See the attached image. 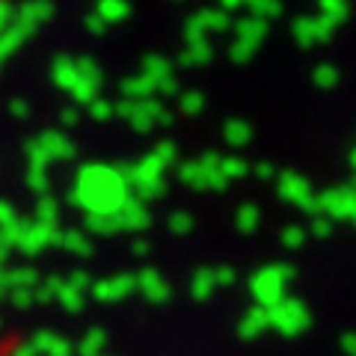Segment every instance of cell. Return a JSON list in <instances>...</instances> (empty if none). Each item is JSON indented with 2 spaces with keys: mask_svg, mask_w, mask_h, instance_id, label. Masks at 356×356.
<instances>
[{
  "mask_svg": "<svg viewBox=\"0 0 356 356\" xmlns=\"http://www.w3.org/2000/svg\"><path fill=\"white\" fill-rule=\"evenodd\" d=\"M294 280V267L291 264H264L261 270H255L250 276V291L255 297V306L273 309L276 303H282L288 297V282Z\"/></svg>",
  "mask_w": 356,
  "mask_h": 356,
  "instance_id": "2",
  "label": "cell"
},
{
  "mask_svg": "<svg viewBox=\"0 0 356 356\" xmlns=\"http://www.w3.org/2000/svg\"><path fill=\"white\" fill-rule=\"evenodd\" d=\"M178 102H181V113L196 116V113H202V107H205V95L196 92V89H191V92H181V95H178Z\"/></svg>",
  "mask_w": 356,
  "mask_h": 356,
  "instance_id": "41",
  "label": "cell"
},
{
  "mask_svg": "<svg viewBox=\"0 0 356 356\" xmlns=\"http://www.w3.org/2000/svg\"><path fill=\"white\" fill-rule=\"evenodd\" d=\"M13 13H15L13 6H3V3H0V33H3L9 24H13Z\"/></svg>",
  "mask_w": 356,
  "mask_h": 356,
  "instance_id": "56",
  "label": "cell"
},
{
  "mask_svg": "<svg viewBox=\"0 0 356 356\" xmlns=\"http://www.w3.org/2000/svg\"><path fill=\"white\" fill-rule=\"evenodd\" d=\"M122 98L128 102H149V98H158V83L149 81L143 72H137L134 77L122 81Z\"/></svg>",
  "mask_w": 356,
  "mask_h": 356,
  "instance_id": "16",
  "label": "cell"
},
{
  "mask_svg": "<svg viewBox=\"0 0 356 356\" xmlns=\"http://www.w3.org/2000/svg\"><path fill=\"white\" fill-rule=\"evenodd\" d=\"M312 83H315L318 89H332L339 83V69L330 63H321L315 72H312Z\"/></svg>",
  "mask_w": 356,
  "mask_h": 356,
  "instance_id": "36",
  "label": "cell"
},
{
  "mask_svg": "<svg viewBox=\"0 0 356 356\" xmlns=\"http://www.w3.org/2000/svg\"><path fill=\"white\" fill-rule=\"evenodd\" d=\"M131 199L128 178L110 163H86L77 170V181L69 191V202H74L86 217H110Z\"/></svg>",
  "mask_w": 356,
  "mask_h": 356,
  "instance_id": "1",
  "label": "cell"
},
{
  "mask_svg": "<svg viewBox=\"0 0 356 356\" xmlns=\"http://www.w3.org/2000/svg\"><path fill=\"white\" fill-rule=\"evenodd\" d=\"M9 113H13L15 119H27L30 116V107L24 102H13V104H9Z\"/></svg>",
  "mask_w": 356,
  "mask_h": 356,
  "instance_id": "57",
  "label": "cell"
},
{
  "mask_svg": "<svg viewBox=\"0 0 356 356\" xmlns=\"http://www.w3.org/2000/svg\"><path fill=\"white\" fill-rule=\"evenodd\" d=\"M229 27H232V18L222 9H199L193 18H187L184 36L187 42H196V39H208V33H222Z\"/></svg>",
  "mask_w": 356,
  "mask_h": 356,
  "instance_id": "8",
  "label": "cell"
},
{
  "mask_svg": "<svg viewBox=\"0 0 356 356\" xmlns=\"http://www.w3.org/2000/svg\"><path fill=\"white\" fill-rule=\"evenodd\" d=\"M247 9L252 18H261V21H273L282 15V3H276V0H250Z\"/></svg>",
  "mask_w": 356,
  "mask_h": 356,
  "instance_id": "32",
  "label": "cell"
},
{
  "mask_svg": "<svg viewBox=\"0 0 356 356\" xmlns=\"http://www.w3.org/2000/svg\"><path fill=\"white\" fill-rule=\"evenodd\" d=\"M51 77H54V83H57L60 89H65V92H72V89L77 86V60L72 57H57L51 65Z\"/></svg>",
  "mask_w": 356,
  "mask_h": 356,
  "instance_id": "20",
  "label": "cell"
},
{
  "mask_svg": "<svg viewBox=\"0 0 356 356\" xmlns=\"http://www.w3.org/2000/svg\"><path fill=\"white\" fill-rule=\"evenodd\" d=\"M39 143H42V149H44V154L51 158V163L54 161H72L74 158V143L65 137L63 131H44L42 137H36Z\"/></svg>",
  "mask_w": 356,
  "mask_h": 356,
  "instance_id": "14",
  "label": "cell"
},
{
  "mask_svg": "<svg viewBox=\"0 0 356 356\" xmlns=\"http://www.w3.org/2000/svg\"><path fill=\"white\" fill-rule=\"evenodd\" d=\"M95 15L104 21V24H119V21H125L131 15V6L122 3V0H104V3H98Z\"/></svg>",
  "mask_w": 356,
  "mask_h": 356,
  "instance_id": "27",
  "label": "cell"
},
{
  "mask_svg": "<svg viewBox=\"0 0 356 356\" xmlns=\"http://www.w3.org/2000/svg\"><path fill=\"white\" fill-rule=\"evenodd\" d=\"M222 137H226V143L232 149H243L247 146V143L252 140V125L247 119H229L226 122V128H222Z\"/></svg>",
  "mask_w": 356,
  "mask_h": 356,
  "instance_id": "23",
  "label": "cell"
},
{
  "mask_svg": "<svg viewBox=\"0 0 356 356\" xmlns=\"http://www.w3.org/2000/svg\"><path fill=\"white\" fill-rule=\"evenodd\" d=\"M30 348L36 350V356H72L74 353L69 339L57 336V332H48V330H39L36 336H33Z\"/></svg>",
  "mask_w": 356,
  "mask_h": 356,
  "instance_id": "13",
  "label": "cell"
},
{
  "mask_svg": "<svg viewBox=\"0 0 356 356\" xmlns=\"http://www.w3.org/2000/svg\"><path fill=\"white\" fill-rule=\"evenodd\" d=\"M86 30H89V33H98V36H102V33L107 30V24H104V21L98 18L95 13H89V15H86Z\"/></svg>",
  "mask_w": 356,
  "mask_h": 356,
  "instance_id": "52",
  "label": "cell"
},
{
  "mask_svg": "<svg viewBox=\"0 0 356 356\" xmlns=\"http://www.w3.org/2000/svg\"><path fill=\"white\" fill-rule=\"evenodd\" d=\"M255 51H259V44L235 39V42H232V48H229V57H232V63H250Z\"/></svg>",
  "mask_w": 356,
  "mask_h": 356,
  "instance_id": "43",
  "label": "cell"
},
{
  "mask_svg": "<svg viewBox=\"0 0 356 356\" xmlns=\"http://www.w3.org/2000/svg\"><path fill=\"white\" fill-rule=\"evenodd\" d=\"M353 226H356V217H353Z\"/></svg>",
  "mask_w": 356,
  "mask_h": 356,
  "instance_id": "62",
  "label": "cell"
},
{
  "mask_svg": "<svg viewBox=\"0 0 356 356\" xmlns=\"http://www.w3.org/2000/svg\"><path fill=\"white\" fill-rule=\"evenodd\" d=\"M318 214L336 220H350L356 217V184H344V187H330V191L318 193Z\"/></svg>",
  "mask_w": 356,
  "mask_h": 356,
  "instance_id": "5",
  "label": "cell"
},
{
  "mask_svg": "<svg viewBox=\"0 0 356 356\" xmlns=\"http://www.w3.org/2000/svg\"><path fill=\"white\" fill-rule=\"evenodd\" d=\"M21 217L15 214V208L9 205V202H3V199H0V229H6V226H13V222H18Z\"/></svg>",
  "mask_w": 356,
  "mask_h": 356,
  "instance_id": "51",
  "label": "cell"
},
{
  "mask_svg": "<svg viewBox=\"0 0 356 356\" xmlns=\"http://www.w3.org/2000/svg\"><path fill=\"white\" fill-rule=\"evenodd\" d=\"M276 184H280V196L282 199L294 202L297 208H303L306 214L318 217V193L312 191V184L300 172H291V170L280 172V175H276Z\"/></svg>",
  "mask_w": 356,
  "mask_h": 356,
  "instance_id": "6",
  "label": "cell"
},
{
  "mask_svg": "<svg viewBox=\"0 0 356 356\" xmlns=\"http://www.w3.org/2000/svg\"><path fill=\"white\" fill-rule=\"evenodd\" d=\"M60 247H65L69 252H74V255H92V241H89V235L86 232H63V243Z\"/></svg>",
  "mask_w": 356,
  "mask_h": 356,
  "instance_id": "30",
  "label": "cell"
},
{
  "mask_svg": "<svg viewBox=\"0 0 356 356\" xmlns=\"http://www.w3.org/2000/svg\"><path fill=\"white\" fill-rule=\"evenodd\" d=\"M214 288H217L214 267H199V270L193 273V280H191V294H193V300H208L211 294H214Z\"/></svg>",
  "mask_w": 356,
  "mask_h": 356,
  "instance_id": "26",
  "label": "cell"
},
{
  "mask_svg": "<svg viewBox=\"0 0 356 356\" xmlns=\"http://www.w3.org/2000/svg\"><path fill=\"white\" fill-rule=\"evenodd\" d=\"M341 350L348 356H356V332H344L341 336Z\"/></svg>",
  "mask_w": 356,
  "mask_h": 356,
  "instance_id": "53",
  "label": "cell"
},
{
  "mask_svg": "<svg viewBox=\"0 0 356 356\" xmlns=\"http://www.w3.org/2000/svg\"><path fill=\"white\" fill-rule=\"evenodd\" d=\"M309 235H312V238H330V235H332V220H330V217H324V214L312 217Z\"/></svg>",
  "mask_w": 356,
  "mask_h": 356,
  "instance_id": "47",
  "label": "cell"
},
{
  "mask_svg": "<svg viewBox=\"0 0 356 356\" xmlns=\"http://www.w3.org/2000/svg\"><path fill=\"white\" fill-rule=\"evenodd\" d=\"M152 154H154V158H158L163 166H175V161H178V149H175V143H170V140L158 143V149H154Z\"/></svg>",
  "mask_w": 356,
  "mask_h": 356,
  "instance_id": "46",
  "label": "cell"
},
{
  "mask_svg": "<svg viewBox=\"0 0 356 356\" xmlns=\"http://www.w3.org/2000/svg\"><path fill=\"white\" fill-rule=\"evenodd\" d=\"M170 232L178 235V238L191 235L193 232V217L187 214V211H175V214H170Z\"/></svg>",
  "mask_w": 356,
  "mask_h": 356,
  "instance_id": "42",
  "label": "cell"
},
{
  "mask_svg": "<svg viewBox=\"0 0 356 356\" xmlns=\"http://www.w3.org/2000/svg\"><path fill=\"white\" fill-rule=\"evenodd\" d=\"M211 57H214V48H211L208 39H196V42H187V48L181 51V57H178V63L181 65H205L211 63Z\"/></svg>",
  "mask_w": 356,
  "mask_h": 356,
  "instance_id": "21",
  "label": "cell"
},
{
  "mask_svg": "<svg viewBox=\"0 0 356 356\" xmlns=\"http://www.w3.org/2000/svg\"><path fill=\"white\" fill-rule=\"evenodd\" d=\"M24 154H27V161H30V170H44V172H48L51 158L44 154V149H42L39 140H27V143H24Z\"/></svg>",
  "mask_w": 356,
  "mask_h": 356,
  "instance_id": "35",
  "label": "cell"
},
{
  "mask_svg": "<svg viewBox=\"0 0 356 356\" xmlns=\"http://www.w3.org/2000/svg\"><path fill=\"white\" fill-rule=\"evenodd\" d=\"M232 30H235V39L241 42H252V44H261V39L267 36V30H270V24L261 18H238V21H232Z\"/></svg>",
  "mask_w": 356,
  "mask_h": 356,
  "instance_id": "18",
  "label": "cell"
},
{
  "mask_svg": "<svg viewBox=\"0 0 356 356\" xmlns=\"http://www.w3.org/2000/svg\"><path fill=\"white\" fill-rule=\"evenodd\" d=\"M306 241H309V232L303 226H285L280 232V243H282L285 250H300Z\"/></svg>",
  "mask_w": 356,
  "mask_h": 356,
  "instance_id": "38",
  "label": "cell"
},
{
  "mask_svg": "<svg viewBox=\"0 0 356 356\" xmlns=\"http://www.w3.org/2000/svg\"><path fill=\"white\" fill-rule=\"evenodd\" d=\"M104 356H107V353H104Z\"/></svg>",
  "mask_w": 356,
  "mask_h": 356,
  "instance_id": "63",
  "label": "cell"
},
{
  "mask_svg": "<svg viewBox=\"0 0 356 356\" xmlns=\"http://www.w3.org/2000/svg\"><path fill=\"white\" fill-rule=\"evenodd\" d=\"M259 222H261V211H259V205L247 202V205H241V208H238V214H235V226H238V232L250 235V232L259 229Z\"/></svg>",
  "mask_w": 356,
  "mask_h": 356,
  "instance_id": "29",
  "label": "cell"
},
{
  "mask_svg": "<svg viewBox=\"0 0 356 356\" xmlns=\"http://www.w3.org/2000/svg\"><path fill=\"white\" fill-rule=\"evenodd\" d=\"M137 291H143V297L149 300V303H166L170 300V282L163 280V276L154 270V267H143V270L137 273Z\"/></svg>",
  "mask_w": 356,
  "mask_h": 356,
  "instance_id": "11",
  "label": "cell"
},
{
  "mask_svg": "<svg viewBox=\"0 0 356 356\" xmlns=\"http://www.w3.org/2000/svg\"><path fill=\"white\" fill-rule=\"evenodd\" d=\"M60 220V202L51 196H42L36 202V222L39 226H57Z\"/></svg>",
  "mask_w": 356,
  "mask_h": 356,
  "instance_id": "31",
  "label": "cell"
},
{
  "mask_svg": "<svg viewBox=\"0 0 356 356\" xmlns=\"http://www.w3.org/2000/svg\"><path fill=\"white\" fill-rule=\"evenodd\" d=\"M30 36H33V30L21 27V24H15V21H13V24H9L3 33H0V63L13 57V54H15Z\"/></svg>",
  "mask_w": 356,
  "mask_h": 356,
  "instance_id": "19",
  "label": "cell"
},
{
  "mask_svg": "<svg viewBox=\"0 0 356 356\" xmlns=\"http://www.w3.org/2000/svg\"><path fill=\"white\" fill-rule=\"evenodd\" d=\"M3 282H6V291L36 288L39 285V273L33 270V267H13V270H3Z\"/></svg>",
  "mask_w": 356,
  "mask_h": 356,
  "instance_id": "25",
  "label": "cell"
},
{
  "mask_svg": "<svg viewBox=\"0 0 356 356\" xmlns=\"http://www.w3.org/2000/svg\"><path fill=\"white\" fill-rule=\"evenodd\" d=\"M119 226L122 232H143V229H149L152 226V214H149V208L140 202V199H128L125 205L119 208Z\"/></svg>",
  "mask_w": 356,
  "mask_h": 356,
  "instance_id": "12",
  "label": "cell"
},
{
  "mask_svg": "<svg viewBox=\"0 0 356 356\" xmlns=\"http://www.w3.org/2000/svg\"><path fill=\"white\" fill-rule=\"evenodd\" d=\"M267 318H270V327L280 332V336L294 339L300 332H306L312 324V315L303 300L297 297H285L282 303H276L273 309H267Z\"/></svg>",
  "mask_w": 356,
  "mask_h": 356,
  "instance_id": "4",
  "label": "cell"
},
{
  "mask_svg": "<svg viewBox=\"0 0 356 356\" xmlns=\"http://www.w3.org/2000/svg\"><path fill=\"white\" fill-rule=\"evenodd\" d=\"M104 348H107V332L95 327L74 344V353L77 356H104Z\"/></svg>",
  "mask_w": 356,
  "mask_h": 356,
  "instance_id": "24",
  "label": "cell"
},
{
  "mask_svg": "<svg viewBox=\"0 0 356 356\" xmlns=\"http://www.w3.org/2000/svg\"><path fill=\"white\" fill-rule=\"evenodd\" d=\"M158 95H178V81H175V77L158 83Z\"/></svg>",
  "mask_w": 356,
  "mask_h": 356,
  "instance_id": "55",
  "label": "cell"
},
{
  "mask_svg": "<svg viewBox=\"0 0 356 356\" xmlns=\"http://www.w3.org/2000/svg\"><path fill=\"white\" fill-rule=\"evenodd\" d=\"M86 232L89 235H98V238H110V235H119L122 226H119L116 214H110V217H86Z\"/></svg>",
  "mask_w": 356,
  "mask_h": 356,
  "instance_id": "28",
  "label": "cell"
},
{
  "mask_svg": "<svg viewBox=\"0 0 356 356\" xmlns=\"http://www.w3.org/2000/svg\"><path fill=\"white\" fill-rule=\"evenodd\" d=\"M27 184H30L33 193H39V199L51 191V178L44 170H27Z\"/></svg>",
  "mask_w": 356,
  "mask_h": 356,
  "instance_id": "45",
  "label": "cell"
},
{
  "mask_svg": "<svg viewBox=\"0 0 356 356\" xmlns=\"http://www.w3.org/2000/svg\"><path fill=\"white\" fill-rule=\"evenodd\" d=\"M9 300L18 306V309H30L36 303V288H18V291H9Z\"/></svg>",
  "mask_w": 356,
  "mask_h": 356,
  "instance_id": "48",
  "label": "cell"
},
{
  "mask_svg": "<svg viewBox=\"0 0 356 356\" xmlns=\"http://www.w3.org/2000/svg\"><path fill=\"white\" fill-rule=\"evenodd\" d=\"M220 154L214 152H208L202 154V158H196V161H187L178 166V178L187 184V187H193V191H214V193H222L226 191V178H222L220 172Z\"/></svg>",
  "mask_w": 356,
  "mask_h": 356,
  "instance_id": "3",
  "label": "cell"
},
{
  "mask_svg": "<svg viewBox=\"0 0 356 356\" xmlns=\"http://www.w3.org/2000/svg\"><path fill=\"white\" fill-rule=\"evenodd\" d=\"M77 77L86 83H95V86H102V81H104L102 65H98L92 57H77Z\"/></svg>",
  "mask_w": 356,
  "mask_h": 356,
  "instance_id": "34",
  "label": "cell"
},
{
  "mask_svg": "<svg viewBox=\"0 0 356 356\" xmlns=\"http://www.w3.org/2000/svg\"><path fill=\"white\" fill-rule=\"evenodd\" d=\"M220 172H222L226 181H232V178H243L250 172V163L243 158H222L220 161Z\"/></svg>",
  "mask_w": 356,
  "mask_h": 356,
  "instance_id": "39",
  "label": "cell"
},
{
  "mask_svg": "<svg viewBox=\"0 0 356 356\" xmlns=\"http://www.w3.org/2000/svg\"><path fill=\"white\" fill-rule=\"evenodd\" d=\"M214 280H217V288H229V285L238 282V273L222 264V267H214Z\"/></svg>",
  "mask_w": 356,
  "mask_h": 356,
  "instance_id": "50",
  "label": "cell"
},
{
  "mask_svg": "<svg viewBox=\"0 0 356 356\" xmlns=\"http://www.w3.org/2000/svg\"><path fill=\"white\" fill-rule=\"evenodd\" d=\"M318 15H324L327 21H332V24H344V21H348V15H350V6L344 3V0H324V3H321V13Z\"/></svg>",
  "mask_w": 356,
  "mask_h": 356,
  "instance_id": "33",
  "label": "cell"
},
{
  "mask_svg": "<svg viewBox=\"0 0 356 356\" xmlns=\"http://www.w3.org/2000/svg\"><path fill=\"white\" fill-rule=\"evenodd\" d=\"M332 33H336V24L327 21L324 15H300L294 18L291 24V36L300 48H315V44H324L332 39Z\"/></svg>",
  "mask_w": 356,
  "mask_h": 356,
  "instance_id": "7",
  "label": "cell"
},
{
  "mask_svg": "<svg viewBox=\"0 0 356 356\" xmlns=\"http://www.w3.org/2000/svg\"><path fill=\"white\" fill-rule=\"evenodd\" d=\"M89 116H92L95 122H107L116 116V104L107 102V98H95L92 104H89Z\"/></svg>",
  "mask_w": 356,
  "mask_h": 356,
  "instance_id": "44",
  "label": "cell"
},
{
  "mask_svg": "<svg viewBox=\"0 0 356 356\" xmlns=\"http://www.w3.org/2000/svg\"><path fill=\"white\" fill-rule=\"evenodd\" d=\"M15 356H36V350H33V348H24V350H15Z\"/></svg>",
  "mask_w": 356,
  "mask_h": 356,
  "instance_id": "60",
  "label": "cell"
},
{
  "mask_svg": "<svg viewBox=\"0 0 356 356\" xmlns=\"http://www.w3.org/2000/svg\"><path fill=\"white\" fill-rule=\"evenodd\" d=\"M350 163H353V170H356V149H353V154H350Z\"/></svg>",
  "mask_w": 356,
  "mask_h": 356,
  "instance_id": "61",
  "label": "cell"
},
{
  "mask_svg": "<svg viewBox=\"0 0 356 356\" xmlns=\"http://www.w3.org/2000/svg\"><path fill=\"white\" fill-rule=\"evenodd\" d=\"M60 306L65 309V312H72V315H77V312H81L83 309V294L81 291H74V288L69 285V282H65L63 285V291H60Z\"/></svg>",
  "mask_w": 356,
  "mask_h": 356,
  "instance_id": "40",
  "label": "cell"
},
{
  "mask_svg": "<svg viewBox=\"0 0 356 356\" xmlns=\"http://www.w3.org/2000/svg\"><path fill=\"white\" fill-rule=\"evenodd\" d=\"M51 15H54V6H48V3H24L21 9H15V13H13V21H15V24H21V27H27V30H36Z\"/></svg>",
  "mask_w": 356,
  "mask_h": 356,
  "instance_id": "17",
  "label": "cell"
},
{
  "mask_svg": "<svg viewBox=\"0 0 356 356\" xmlns=\"http://www.w3.org/2000/svg\"><path fill=\"white\" fill-rule=\"evenodd\" d=\"M60 122H63L65 128H72V125H77V122H81V113H77L74 107H69V110H63V113H60Z\"/></svg>",
  "mask_w": 356,
  "mask_h": 356,
  "instance_id": "54",
  "label": "cell"
},
{
  "mask_svg": "<svg viewBox=\"0 0 356 356\" xmlns=\"http://www.w3.org/2000/svg\"><path fill=\"white\" fill-rule=\"evenodd\" d=\"M65 282H69L74 291H81V294H83V291H92V282H95V280H92V276H89L86 270H74Z\"/></svg>",
  "mask_w": 356,
  "mask_h": 356,
  "instance_id": "49",
  "label": "cell"
},
{
  "mask_svg": "<svg viewBox=\"0 0 356 356\" xmlns=\"http://www.w3.org/2000/svg\"><path fill=\"white\" fill-rule=\"evenodd\" d=\"M60 243H63V232L57 226H39V222H30L24 238H21V243H18V250L27 252V255H36L44 247H60Z\"/></svg>",
  "mask_w": 356,
  "mask_h": 356,
  "instance_id": "9",
  "label": "cell"
},
{
  "mask_svg": "<svg viewBox=\"0 0 356 356\" xmlns=\"http://www.w3.org/2000/svg\"><path fill=\"white\" fill-rule=\"evenodd\" d=\"M134 288H137V276H107V280L92 282V297L102 300V303H116V300H125Z\"/></svg>",
  "mask_w": 356,
  "mask_h": 356,
  "instance_id": "10",
  "label": "cell"
},
{
  "mask_svg": "<svg viewBox=\"0 0 356 356\" xmlns=\"http://www.w3.org/2000/svg\"><path fill=\"white\" fill-rule=\"evenodd\" d=\"M267 330H270V318H267V309L252 306V309L247 312V315L241 318V324H238V336H241V339H247V341H252V339H261Z\"/></svg>",
  "mask_w": 356,
  "mask_h": 356,
  "instance_id": "15",
  "label": "cell"
},
{
  "mask_svg": "<svg viewBox=\"0 0 356 356\" xmlns=\"http://www.w3.org/2000/svg\"><path fill=\"white\" fill-rule=\"evenodd\" d=\"M149 252V243L146 241H134V255H146Z\"/></svg>",
  "mask_w": 356,
  "mask_h": 356,
  "instance_id": "59",
  "label": "cell"
},
{
  "mask_svg": "<svg viewBox=\"0 0 356 356\" xmlns=\"http://www.w3.org/2000/svg\"><path fill=\"white\" fill-rule=\"evenodd\" d=\"M255 175H259V178H273V175H276V170H273V163H267V161H261V163H255Z\"/></svg>",
  "mask_w": 356,
  "mask_h": 356,
  "instance_id": "58",
  "label": "cell"
},
{
  "mask_svg": "<svg viewBox=\"0 0 356 356\" xmlns=\"http://www.w3.org/2000/svg\"><path fill=\"white\" fill-rule=\"evenodd\" d=\"M143 74H146L149 81H154V83L175 77L172 63L166 60V57H161V54H146V57H143Z\"/></svg>",
  "mask_w": 356,
  "mask_h": 356,
  "instance_id": "22",
  "label": "cell"
},
{
  "mask_svg": "<svg viewBox=\"0 0 356 356\" xmlns=\"http://www.w3.org/2000/svg\"><path fill=\"white\" fill-rule=\"evenodd\" d=\"M63 285H65V280H60V276H51V280L39 282L36 285V303H51V300H57Z\"/></svg>",
  "mask_w": 356,
  "mask_h": 356,
  "instance_id": "37",
  "label": "cell"
}]
</instances>
